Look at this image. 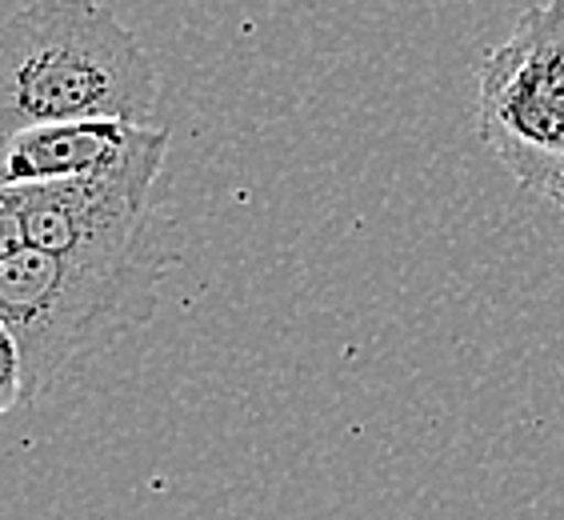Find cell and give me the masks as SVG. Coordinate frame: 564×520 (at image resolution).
I'll return each mask as SVG.
<instances>
[{
  "instance_id": "6da1fadb",
  "label": "cell",
  "mask_w": 564,
  "mask_h": 520,
  "mask_svg": "<svg viewBox=\"0 0 564 520\" xmlns=\"http://www.w3.org/2000/svg\"><path fill=\"white\" fill-rule=\"evenodd\" d=\"M156 68L100 0H29L0 24V137L73 120L149 129Z\"/></svg>"
},
{
  "instance_id": "7a4b0ae2",
  "label": "cell",
  "mask_w": 564,
  "mask_h": 520,
  "mask_svg": "<svg viewBox=\"0 0 564 520\" xmlns=\"http://www.w3.org/2000/svg\"><path fill=\"white\" fill-rule=\"evenodd\" d=\"M156 289L152 249L124 257H56L21 249L0 260V325L21 353L24 404L53 392L120 328L144 321Z\"/></svg>"
},
{
  "instance_id": "3957f363",
  "label": "cell",
  "mask_w": 564,
  "mask_h": 520,
  "mask_svg": "<svg viewBox=\"0 0 564 520\" xmlns=\"http://www.w3.org/2000/svg\"><path fill=\"white\" fill-rule=\"evenodd\" d=\"M480 137L524 188L564 173V0L524 9L480 68Z\"/></svg>"
},
{
  "instance_id": "277c9868",
  "label": "cell",
  "mask_w": 564,
  "mask_h": 520,
  "mask_svg": "<svg viewBox=\"0 0 564 520\" xmlns=\"http://www.w3.org/2000/svg\"><path fill=\"white\" fill-rule=\"evenodd\" d=\"M169 129L132 161L105 173L21 188L29 249L56 257H124L152 249V185L161 176Z\"/></svg>"
},
{
  "instance_id": "5b68a950",
  "label": "cell",
  "mask_w": 564,
  "mask_h": 520,
  "mask_svg": "<svg viewBox=\"0 0 564 520\" xmlns=\"http://www.w3.org/2000/svg\"><path fill=\"white\" fill-rule=\"evenodd\" d=\"M164 129L120 124V120H73V124H41L12 137H0V185L33 188L61 185L80 176L105 173L149 149Z\"/></svg>"
},
{
  "instance_id": "8992f818",
  "label": "cell",
  "mask_w": 564,
  "mask_h": 520,
  "mask_svg": "<svg viewBox=\"0 0 564 520\" xmlns=\"http://www.w3.org/2000/svg\"><path fill=\"white\" fill-rule=\"evenodd\" d=\"M21 249H29V237H24L21 188L0 185V260L17 257Z\"/></svg>"
},
{
  "instance_id": "52a82bcc",
  "label": "cell",
  "mask_w": 564,
  "mask_h": 520,
  "mask_svg": "<svg viewBox=\"0 0 564 520\" xmlns=\"http://www.w3.org/2000/svg\"><path fill=\"white\" fill-rule=\"evenodd\" d=\"M544 196H549V201H553V205H561V208H564V173L556 176L553 185H549V193H544Z\"/></svg>"
}]
</instances>
